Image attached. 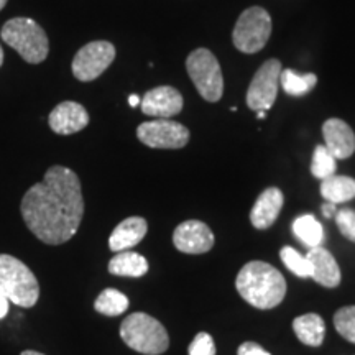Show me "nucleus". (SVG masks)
<instances>
[{"label": "nucleus", "mask_w": 355, "mask_h": 355, "mask_svg": "<svg viewBox=\"0 0 355 355\" xmlns=\"http://www.w3.org/2000/svg\"><path fill=\"white\" fill-rule=\"evenodd\" d=\"M336 170L337 163L332 153L326 148V145H318L314 148L313 162H311V173H313V176L322 181L326 178L336 175Z\"/></svg>", "instance_id": "nucleus-24"}, {"label": "nucleus", "mask_w": 355, "mask_h": 355, "mask_svg": "<svg viewBox=\"0 0 355 355\" xmlns=\"http://www.w3.org/2000/svg\"><path fill=\"white\" fill-rule=\"evenodd\" d=\"M0 35L3 42L19 53L26 63L38 64L46 60L50 43L44 30L35 20L26 17L8 20Z\"/></svg>", "instance_id": "nucleus-5"}, {"label": "nucleus", "mask_w": 355, "mask_h": 355, "mask_svg": "<svg viewBox=\"0 0 355 355\" xmlns=\"http://www.w3.org/2000/svg\"><path fill=\"white\" fill-rule=\"evenodd\" d=\"M336 331L345 340L355 344V306H344L334 314Z\"/></svg>", "instance_id": "nucleus-26"}, {"label": "nucleus", "mask_w": 355, "mask_h": 355, "mask_svg": "<svg viewBox=\"0 0 355 355\" xmlns=\"http://www.w3.org/2000/svg\"><path fill=\"white\" fill-rule=\"evenodd\" d=\"M8 306H10L8 300L0 293V319H3L8 314Z\"/></svg>", "instance_id": "nucleus-31"}, {"label": "nucleus", "mask_w": 355, "mask_h": 355, "mask_svg": "<svg viewBox=\"0 0 355 355\" xmlns=\"http://www.w3.org/2000/svg\"><path fill=\"white\" fill-rule=\"evenodd\" d=\"M306 259L311 263V278L326 288H336L340 285V268L329 250L324 247L309 248Z\"/></svg>", "instance_id": "nucleus-15"}, {"label": "nucleus", "mask_w": 355, "mask_h": 355, "mask_svg": "<svg viewBox=\"0 0 355 355\" xmlns=\"http://www.w3.org/2000/svg\"><path fill=\"white\" fill-rule=\"evenodd\" d=\"M121 337L128 347L145 355H159L170 345L163 324L145 313H133L123 319Z\"/></svg>", "instance_id": "nucleus-4"}, {"label": "nucleus", "mask_w": 355, "mask_h": 355, "mask_svg": "<svg viewBox=\"0 0 355 355\" xmlns=\"http://www.w3.org/2000/svg\"><path fill=\"white\" fill-rule=\"evenodd\" d=\"M322 135L326 148L336 159L350 158L355 152V133L349 123L340 119H329L324 122Z\"/></svg>", "instance_id": "nucleus-14"}, {"label": "nucleus", "mask_w": 355, "mask_h": 355, "mask_svg": "<svg viewBox=\"0 0 355 355\" xmlns=\"http://www.w3.org/2000/svg\"><path fill=\"white\" fill-rule=\"evenodd\" d=\"M283 193L278 188H268L260 194L257 202L250 211V222L255 229L265 230L270 229L278 219L283 207Z\"/></svg>", "instance_id": "nucleus-16"}, {"label": "nucleus", "mask_w": 355, "mask_h": 355, "mask_svg": "<svg viewBox=\"0 0 355 355\" xmlns=\"http://www.w3.org/2000/svg\"><path fill=\"white\" fill-rule=\"evenodd\" d=\"M146 230H148V224H146L144 217L135 216L122 220L121 224L112 230V234H110L109 237L110 250L117 252L119 254V252L128 250V248L135 247L137 243L144 241Z\"/></svg>", "instance_id": "nucleus-17"}, {"label": "nucleus", "mask_w": 355, "mask_h": 355, "mask_svg": "<svg viewBox=\"0 0 355 355\" xmlns=\"http://www.w3.org/2000/svg\"><path fill=\"white\" fill-rule=\"evenodd\" d=\"M20 211L35 237L48 245H61L71 241L81 225V181L69 168L51 166L43 181L26 191Z\"/></svg>", "instance_id": "nucleus-1"}, {"label": "nucleus", "mask_w": 355, "mask_h": 355, "mask_svg": "<svg viewBox=\"0 0 355 355\" xmlns=\"http://www.w3.org/2000/svg\"><path fill=\"white\" fill-rule=\"evenodd\" d=\"M265 110H259V112H257V115H259V119H265Z\"/></svg>", "instance_id": "nucleus-34"}, {"label": "nucleus", "mask_w": 355, "mask_h": 355, "mask_svg": "<svg viewBox=\"0 0 355 355\" xmlns=\"http://www.w3.org/2000/svg\"><path fill=\"white\" fill-rule=\"evenodd\" d=\"M0 293L20 308H33L40 298V285L32 270L15 257L0 254Z\"/></svg>", "instance_id": "nucleus-3"}, {"label": "nucleus", "mask_w": 355, "mask_h": 355, "mask_svg": "<svg viewBox=\"0 0 355 355\" xmlns=\"http://www.w3.org/2000/svg\"><path fill=\"white\" fill-rule=\"evenodd\" d=\"M282 63L279 60H266L257 71L247 91V105L250 110H268L277 101Z\"/></svg>", "instance_id": "nucleus-9"}, {"label": "nucleus", "mask_w": 355, "mask_h": 355, "mask_svg": "<svg viewBox=\"0 0 355 355\" xmlns=\"http://www.w3.org/2000/svg\"><path fill=\"white\" fill-rule=\"evenodd\" d=\"M184 101L181 92L171 86H159L148 91L140 102L141 112L150 117H175L183 110Z\"/></svg>", "instance_id": "nucleus-12"}, {"label": "nucleus", "mask_w": 355, "mask_h": 355, "mask_svg": "<svg viewBox=\"0 0 355 355\" xmlns=\"http://www.w3.org/2000/svg\"><path fill=\"white\" fill-rule=\"evenodd\" d=\"M321 196L327 202L343 204L355 198V180L350 176L332 175L321 183Z\"/></svg>", "instance_id": "nucleus-20"}, {"label": "nucleus", "mask_w": 355, "mask_h": 355, "mask_svg": "<svg viewBox=\"0 0 355 355\" xmlns=\"http://www.w3.org/2000/svg\"><path fill=\"white\" fill-rule=\"evenodd\" d=\"M237 355H272L257 343H243L237 350Z\"/></svg>", "instance_id": "nucleus-29"}, {"label": "nucleus", "mask_w": 355, "mask_h": 355, "mask_svg": "<svg viewBox=\"0 0 355 355\" xmlns=\"http://www.w3.org/2000/svg\"><path fill=\"white\" fill-rule=\"evenodd\" d=\"M48 123L58 135H73L87 127L89 114L78 102L64 101L51 110Z\"/></svg>", "instance_id": "nucleus-13"}, {"label": "nucleus", "mask_w": 355, "mask_h": 355, "mask_svg": "<svg viewBox=\"0 0 355 355\" xmlns=\"http://www.w3.org/2000/svg\"><path fill=\"white\" fill-rule=\"evenodd\" d=\"M214 234L209 225L201 220H184L173 232V243L180 252L189 255H201L214 247Z\"/></svg>", "instance_id": "nucleus-11"}, {"label": "nucleus", "mask_w": 355, "mask_h": 355, "mask_svg": "<svg viewBox=\"0 0 355 355\" xmlns=\"http://www.w3.org/2000/svg\"><path fill=\"white\" fill-rule=\"evenodd\" d=\"M114 60L115 46L112 43L99 40L84 44L73 60L74 78L83 83L94 81L112 64Z\"/></svg>", "instance_id": "nucleus-10"}, {"label": "nucleus", "mask_w": 355, "mask_h": 355, "mask_svg": "<svg viewBox=\"0 0 355 355\" xmlns=\"http://www.w3.org/2000/svg\"><path fill=\"white\" fill-rule=\"evenodd\" d=\"M279 83H282L283 91H285L288 96L303 97L306 94H309L314 89V86H316L318 76L314 73L300 74L293 69H282Z\"/></svg>", "instance_id": "nucleus-22"}, {"label": "nucleus", "mask_w": 355, "mask_h": 355, "mask_svg": "<svg viewBox=\"0 0 355 355\" xmlns=\"http://www.w3.org/2000/svg\"><path fill=\"white\" fill-rule=\"evenodd\" d=\"M279 257H282L283 263L291 273H295L300 278H311V263L304 255H301L298 250L293 247H283L279 250Z\"/></svg>", "instance_id": "nucleus-25"}, {"label": "nucleus", "mask_w": 355, "mask_h": 355, "mask_svg": "<svg viewBox=\"0 0 355 355\" xmlns=\"http://www.w3.org/2000/svg\"><path fill=\"white\" fill-rule=\"evenodd\" d=\"M2 63H3V50L2 46H0V66H2Z\"/></svg>", "instance_id": "nucleus-35"}, {"label": "nucleus", "mask_w": 355, "mask_h": 355, "mask_svg": "<svg viewBox=\"0 0 355 355\" xmlns=\"http://www.w3.org/2000/svg\"><path fill=\"white\" fill-rule=\"evenodd\" d=\"M336 224L339 227L340 234L350 242L355 243V211L354 209H340L336 212Z\"/></svg>", "instance_id": "nucleus-27"}, {"label": "nucleus", "mask_w": 355, "mask_h": 355, "mask_svg": "<svg viewBox=\"0 0 355 355\" xmlns=\"http://www.w3.org/2000/svg\"><path fill=\"white\" fill-rule=\"evenodd\" d=\"M337 204H332V202H324L322 204V216L326 217V219H332V217L336 216L337 212Z\"/></svg>", "instance_id": "nucleus-30"}, {"label": "nucleus", "mask_w": 355, "mask_h": 355, "mask_svg": "<svg viewBox=\"0 0 355 355\" xmlns=\"http://www.w3.org/2000/svg\"><path fill=\"white\" fill-rule=\"evenodd\" d=\"M186 69L199 96L207 102H219L224 94V76L217 58L207 48H198L186 60Z\"/></svg>", "instance_id": "nucleus-6"}, {"label": "nucleus", "mask_w": 355, "mask_h": 355, "mask_svg": "<svg viewBox=\"0 0 355 355\" xmlns=\"http://www.w3.org/2000/svg\"><path fill=\"white\" fill-rule=\"evenodd\" d=\"M188 355H216V344L211 334L199 332L188 349Z\"/></svg>", "instance_id": "nucleus-28"}, {"label": "nucleus", "mask_w": 355, "mask_h": 355, "mask_svg": "<svg viewBox=\"0 0 355 355\" xmlns=\"http://www.w3.org/2000/svg\"><path fill=\"white\" fill-rule=\"evenodd\" d=\"M20 355H44V354H40L37 350H24Z\"/></svg>", "instance_id": "nucleus-33"}, {"label": "nucleus", "mask_w": 355, "mask_h": 355, "mask_svg": "<svg viewBox=\"0 0 355 355\" xmlns=\"http://www.w3.org/2000/svg\"><path fill=\"white\" fill-rule=\"evenodd\" d=\"M128 308V298L123 293L119 290H114V288H107L97 296L96 303H94V309L97 313L104 314V316L114 318V316H121Z\"/></svg>", "instance_id": "nucleus-23"}, {"label": "nucleus", "mask_w": 355, "mask_h": 355, "mask_svg": "<svg viewBox=\"0 0 355 355\" xmlns=\"http://www.w3.org/2000/svg\"><path fill=\"white\" fill-rule=\"evenodd\" d=\"M272 35V17L261 7L243 10L234 26L232 42L239 51L254 55L263 50Z\"/></svg>", "instance_id": "nucleus-7"}, {"label": "nucleus", "mask_w": 355, "mask_h": 355, "mask_svg": "<svg viewBox=\"0 0 355 355\" xmlns=\"http://www.w3.org/2000/svg\"><path fill=\"white\" fill-rule=\"evenodd\" d=\"M6 3H7V0H0V10H2V8L6 7Z\"/></svg>", "instance_id": "nucleus-36"}, {"label": "nucleus", "mask_w": 355, "mask_h": 355, "mask_svg": "<svg viewBox=\"0 0 355 355\" xmlns=\"http://www.w3.org/2000/svg\"><path fill=\"white\" fill-rule=\"evenodd\" d=\"M137 137L141 144L150 148L180 150L188 145L189 130L183 123L170 119H157L140 123L137 128Z\"/></svg>", "instance_id": "nucleus-8"}, {"label": "nucleus", "mask_w": 355, "mask_h": 355, "mask_svg": "<svg viewBox=\"0 0 355 355\" xmlns=\"http://www.w3.org/2000/svg\"><path fill=\"white\" fill-rule=\"evenodd\" d=\"M293 232L306 247H321L324 241V229L313 214L298 216L293 220Z\"/></svg>", "instance_id": "nucleus-21"}, {"label": "nucleus", "mask_w": 355, "mask_h": 355, "mask_svg": "<svg viewBox=\"0 0 355 355\" xmlns=\"http://www.w3.org/2000/svg\"><path fill=\"white\" fill-rule=\"evenodd\" d=\"M148 272V261L144 255L137 252H119L112 260L109 261V273L115 277H130L140 278Z\"/></svg>", "instance_id": "nucleus-19"}, {"label": "nucleus", "mask_w": 355, "mask_h": 355, "mask_svg": "<svg viewBox=\"0 0 355 355\" xmlns=\"http://www.w3.org/2000/svg\"><path fill=\"white\" fill-rule=\"evenodd\" d=\"M141 99L137 94H132L130 97H128V104H130V107H137V105H140Z\"/></svg>", "instance_id": "nucleus-32"}, {"label": "nucleus", "mask_w": 355, "mask_h": 355, "mask_svg": "<svg viewBox=\"0 0 355 355\" xmlns=\"http://www.w3.org/2000/svg\"><path fill=\"white\" fill-rule=\"evenodd\" d=\"M239 295L259 309H272L286 295V282L275 266L265 261H248L235 279Z\"/></svg>", "instance_id": "nucleus-2"}, {"label": "nucleus", "mask_w": 355, "mask_h": 355, "mask_svg": "<svg viewBox=\"0 0 355 355\" xmlns=\"http://www.w3.org/2000/svg\"><path fill=\"white\" fill-rule=\"evenodd\" d=\"M293 331L298 336V339L311 347H319L326 336V324L319 314L309 313L298 316L293 321Z\"/></svg>", "instance_id": "nucleus-18"}]
</instances>
